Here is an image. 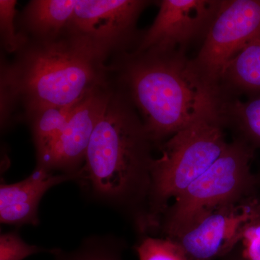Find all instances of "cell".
<instances>
[{"mask_svg": "<svg viewBox=\"0 0 260 260\" xmlns=\"http://www.w3.org/2000/svg\"><path fill=\"white\" fill-rule=\"evenodd\" d=\"M153 147L129 98L121 88L113 89L76 181L92 200L124 215L143 235L151 233Z\"/></svg>", "mask_w": 260, "mask_h": 260, "instance_id": "1", "label": "cell"}, {"mask_svg": "<svg viewBox=\"0 0 260 260\" xmlns=\"http://www.w3.org/2000/svg\"><path fill=\"white\" fill-rule=\"evenodd\" d=\"M112 67L154 146L159 148L196 121L223 122L221 112L225 100L221 90L198 74L184 51L122 53Z\"/></svg>", "mask_w": 260, "mask_h": 260, "instance_id": "2", "label": "cell"}, {"mask_svg": "<svg viewBox=\"0 0 260 260\" xmlns=\"http://www.w3.org/2000/svg\"><path fill=\"white\" fill-rule=\"evenodd\" d=\"M1 70V124L15 103L25 115L49 107H65L83 100L109 83L108 56L85 39L65 32L51 40H29Z\"/></svg>", "mask_w": 260, "mask_h": 260, "instance_id": "3", "label": "cell"}, {"mask_svg": "<svg viewBox=\"0 0 260 260\" xmlns=\"http://www.w3.org/2000/svg\"><path fill=\"white\" fill-rule=\"evenodd\" d=\"M223 121L205 119L184 128L159 146L152 166L149 216L151 232L173 200L218 160L226 149Z\"/></svg>", "mask_w": 260, "mask_h": 260, "instance_id": "4", "label": "cell"}, {"mask_svg": "<svg viewBox=\"0 0 260 260\" xmlns=\"http://www.w3.org/2000/svg\"><path fill=\"white\" fill-rule=\"evenodd\" d=\"M254 153L240 138L230 142L218 160L168 207L158 229L164 237H175L202 214L217 207L255 195L257 181L251 171Z\"/></svg>", "mask_w": 260, "mask_h": 260, "instance_id": "5", "label": "cell"}, {"mask_svg": "<svg viewBox=\"0 0 260 260\" xmlns=\"http://www.w3.org/2000/svg\"><path fill=\"white\" fill-rule=\"evenodd\" d=\"M260 34V0H221L203 46L191 59L198 74L220 89L229 63Z\"/></svg>", "mask_w": 260, "mask_h": 260, "instance_id": "6", "label": "cell"}, {"mask_svg": "<svg viewBox=\"0 0 260 260\" xmlns=\"http://www.w3.org/2000/svg\"><path fill=\"white\" fill-rule=\"evenodd\" d=\"M259 213L260 199L253 195L202 214L170 239L190 260L222 259L237 249Z\"/></svg>", "mask_w": 260, "mask_h": 260, "instance_id": "7", "label": "cell"}, {"mask_svg": "<svg viewBox=\"0 0 260 260\" xmlns=\"http://www.w3.org/2000/svg\"><path fill=\"white\" fill-rule=\"evenodd\" d=\"M153 2L78 0L66 32L85 39L109 56L128 52L139 39L137 23Z\"/></svg>", "mask_w": 260, "mask_h": 260, "instance_id": "8", "label": "cell"}, {"mask_svg": "<svg viewBox=\"0 0 260 260\" xmlns=\"http://www.w3.org/2000/svg\"><path fill=\"white\" fill-rule=\"evenodd\" d=\"M221 0H162L151 26L140 36L135 54H167L184 51L189 43L205 37Z\"/></svg>", "mask_w": 260, "mask_h": 260, "instance_id": "9", "label": "cell"}, {"mask_svg": "<svg viewBox=\"0 0 260 260\" xmlns=\"http://www.w3.org/2000/svg\"><path fill=\"white\" fill-rule=\"evenodd\" d=\"M112 91L109 83L84 98L60 134L37 154V167L57 174L77 176L78 179L94 129L105 111Z\"/></svg>", "mask_w": 260, "mask_h": 260, "instance_id": "10", "label": "cell"}, {"mask_svg": "<svg viewBox=\"0 0 260 260\" xmlns=\"http://www.w3.org/2000/svg\"><path fill=\"white\" fill-rule=\"evenodd\" d=\"M77 176L49 172L36 167L23 180L0 185V221L5 225L20 227L40 223L39 208L43 197L54 186L76 181Z\"/></svg>", "mask_w": 260, "mask_h": 260, "instance_id": "11", "label": "cell"}, {"mask_svg": "<svg viewBox=\"0 0 260 260\" xmlns=\"http://www.w3.org/2000/svg\"><path fill=\"white\" fill-rule=\"evenodd\" d=\"M78 0H32L20 15V32L29 40H51L66 32Z\"/></svg>", "mask_w": 260, "mask_h": 260, "instance_id": "12", "label": "cell"}, {"mask_svg": "<svg viewBox=\"0 0 260 260\" xmlns=\"http://www.w3.org/2000/svg\"><path fill=\"white\" fill-rule=\"evenodd\" d=\"M224 99L260 93V34L227 65L220 82Z\"/></svg>", "mask_w": 260, "mask_h": 260, "instance_id": "13", "label": "cell"}, {"mask_svg": "<svg viewBox=\"0 0 260 260\" xmlns=\"http://www.w3.org/2000/svg\"><path fill=\"white\" fill-rule=\"evenodd\" d=\"M225 126H232L238 136L255 150L260 149V93L248 96L245 101L227 99L222 108Z\"/></svg>", "mask_w": 260, "mask_h": 260, "instance_id": "14", "label": "cell"}, {"mask_svg": "<svg viewBox=\"0 0 260 260\" xmlns=\"http://www.w3.org/2000/svg\"><path fill=\"white\" fill-rule=\"evenodd\" d=\"M80 102L65 107L44 108L27 116L37 154L41 153L60 134Z\"/></svg>", "mask_w": 260, "mask_h": 260, "instance_id": "15", "label": "cell"}, {"mask_svg": "<svg viewBox=\"0 0 260 260\" xmlns=\"http://www.w3.org/2000/svg\"><path fill=\"white\" fill-rule=\"evenodd\" d=\"M125 243L112 236H96L84 239L73 250L53 248L54 260H123Z\"/></svg>", "mask_w": 260, "mask_h": 260, "instance_id": "16", "label": "cell"}, {"mask_svg": "<svg viewBox=\"0 0 260 260\" xmlns=\"http://www.w3.org/2000/svg\"><path fill=\"white\" fill-rule=\"evenodd\" d=\"M139 260H190L172 239L144 235L135 246Z\"/></svg>", "mask_w": 260, "mask_h": 260, "instance_id": "17", "label": "cell"}, {"mask_svg": "<svg viewBox=\"0 0 260 260\" xmlns=\"http://www.w3.org/2000/svg\"><path fill=\"white\" fill-rule=\"evenodd\" d=\"M16 0H0V36L1 43L7 52L18 53L28 42L23 34L17 30Z\"/></svg>", "mask_w": 260, "mask_h": 260, "instance_id": "18", "label": "cell"}, {"mask_svg": "<svg viewBox=\"0 0 260 260\" xmlns=\"http://www.w3.org/2000/svg\"><path fill=\"white\" fill-rule=\"evenodd\" d=\"M51 251V249L28 244L16 232L0 236V260H24L41 253L50 254Z\"/></svg>", "mask_w": 260, "mask_h": 260, "instance_id": "19", "label": "cell"}, {"mask_svg": "<svg viewBox=\"0 0 260 260\" xmlns=\"http://www.w3.org/2000/svg\"><path fill=\"white\" fill-rule=\"evenodd\" d=\"M241 244L244 260H260V213L246 228Z\"/></svg>", "mask_w": 260, "mask_h": 260, "instance_id": "20", "label": "cell"}, {"mask_svg": "<svg viewBox=\"0 0 260 260\" xmlns=\"http://www.w3.org/2000/svg\"><path fill=\"white\" fill-rule=\"evenodd\" d=\"M221 260H244V258L241 254L240 249L237 250V249H235L234 251H232L231 254H229V255L225 256V257L223 258Z\"/></svg>", "mask_w": 260, "mask_h": 260, "instance_id": "21", "label": "cell"}, {"mask_svg": "<svg viewBox=\"0 0 260 260\" xmlns=\"http://www.w3.org/2000/svg\"><path fill=\"white\" fill-rule=\"evenodd\" d=\"M256 177V181H257V185H258V184H259V185H260V175L257 176V177Z\"/></svg>", "mask_w": 260, "mask_h": 260, "instance_id": "22", "label": "cell"}]
</instances>
